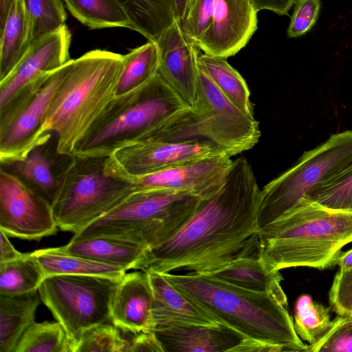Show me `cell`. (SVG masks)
<instances>
[{
	"mask_svg": "<svg viewBox=\"0 0 352 352\" xmlns=\"http://www.w3.org/2000/svg\"><path fill=\"white\" fill-rule=\"evenodd\" d=\"M156 43L160 50L157 74L189 108L195 109L199 100L197 44L176 19Z\"/></svg>",
	"mask_w": 352,
	"mask_h": 352,
	"instance_id": "obj_14",
	"label": "cell"
},
{
	"mask_svg": "<svg viewBox=\"0 0 352 352\" xmlns=\"http://www.w3.org/2000/svg\"><path fill=\"white\" fill-rule=\"evenodd\" d=\"M215 0H190L182 27L197 44L208 30L213 18Z\"/></svg>",
	"mask_w": 352,
	"mask_h": 352,
	"instance_id": "obj_38",
	"label": "cell"
},
{
	"mask_svg": "<svg viewBox=\"0 0 352 352\" xmlns=\"http://www.w3.org/2000/svg\"><path fill=\"white\" fill-rule=\"evenodd\" d=\"M57 228L51 205L0 168V230L8 236L38 241Z\"/></svg>",
	"mask_w": 352,
	"mask_h": 352,
	"instance_id": "obj_12",
	"label": "cell"
},
{
	"mask_svg": "<svg viewBox=\"0 0 352 352\" xmlns=\"http://www.w3.org/2000/svg\"><path fill=\"white\" fill-rule=\"evenodd\" d=\"M23 254L13 246L8 236L0 230V263L16 259Z\"/></svg>",
	"mask_w": 352,
	"mask_h": 352,
	"instance_id": "obj_43",
	"label": "cell"
},
{
	"mask_svg": "<svg viewBox=\"0 0 352 352\" xmlns=\"http://www.w3.org/2000/svg\"><path fill=\"white\" fill-rule=\"evenodd\" d=\"M31 45L29 28L21 0H15L0 29V81L6 78Z\"/></svg>",
	"mask_w": 352,
	"mask_h": 352,
	"instance_id": "obj_27",
	"label": "cell"
},
{
	"mask_svg": "<svg viewBox=\"0 0 352 352\" xmlns=\"http://www.w3.org/2000/svg\"><path fill=\"white\" fill-rule=\"evenodd\" d=\"M203 199L188 192L137 190L73 237L106 236L149 248L173 235Z\"/></svg>",
	"mask_w": 352,
	"mask_h": 352,
	"instance_id": "obj_6",
	"label": "cell"
},
{
	"mask_svg": "<svg viewBox=\"0 0 352 352\" xmlns=\"http://www.w3.org/2000/svg\"><path fill=\"white\" fill-rule=\"evenodd\" d=\"M147 273L153 291L155 329L223 323L215 314L180 292L163 274L155 271Z\"/></svg>",
	"mask_w": 352,
	"mask_h": 352,
	"instance_id": "obj_21",
	"label": "cell"
},
{
	"mask_svg": "<svg viewBox=\"0 0 352 352\" xmlns=\"http://www.w3.org/2000/svg\"><path fill=\"white\" fill-rule=\"evenodd\" d=\"M198 65L232 104L244 113L254 116L248 85L226 58L203 53L199 56Z\"/></svg>",
	"mask_w": 352,
	"mask_h": 352,
	"instance_id": "obj_28",
	"label": "cell"
},
{
	"mask_svg": "<svg viewBox=\"0 0 352 352\" xmlns=\"http://www.w3.org/2000/svg\"><path fill=\"white\" fill-rule=\"evenodd\" d=\"M287 28V37L296 38L308 32L315 25L320 10V0H295Z\"/></svg>",
	"mask_w": 352,
	"mask_h": 352,
	"instance_id": "obj_40",
	"label": "cell"
},
{
	"mask_svg": "<svg viewBox=\"0 0 352 352\" xmlns=\"http://www.w3.org/2000/svg\"><path fill=\"white\" fill-rule=\"evenodd\" d=\"M257 13L252 0H215L212 23L199 48L215 56L235 55L257 30Z\"/></svg>",
	"mask_w": 352,
	"mask_h": 352,
	"instance_id": "obj_17",
	"label": "cell"
},
{
	"mask_svg": "<svg viewBox=\"0 0 352 352\" xmlns=\"http://www.w3.org/2000/svg\"><path fill=\"white\" fill-rule=\"evenodd\" d=\"M219 155L227 154L208 143L169 142L144 138L118 149L111 156L124 173L130 177H139Z\"/></svg>",
	"mask_w": 352,
	"mask_h": 352,
	"instance_id": "obj_13",
	"label": "cell"
},
{
	"mask_svg": "<svg viewBox=\"0 0 352 352\" xmlns=\"http://www.w3.org/2000/svg\"><path fill=\"white\" fill-rule=\"evenodd\" d=\"M124 64V55L101 50L73 59L42 129V135L55 133L59 152L74 154L78 141L116 96Z\"/></svg>",
	"mask_w": 352,
	"mask_h": 352,
	"instance_id": "obj_4",
	"label": "cell"
},
{
	"mask_svg": "<svg viewBox=\"0 0 352 352\" xmlns=\"http://www.w3.org/2000/svg\"><path fill=\"white\" fill-rule=\"evenodd\" d=\"M120 330L110 322L92 327L82 334L74 352H127L128 338Z\"/></svg>",
	"mask_w": 352,
	"mask_h": 352,
	"instance_id": "obj_35",
	"label": "cell"
},
{
	"mask_svg": "<svg viewBox=\"0 0 352 352\" xmlns=\"http://www.w3.org/2000/svg\"><path fill=\"white\" fill-rule=\"evenodd\" d=\"M330 309L314 301L309 294H302L297 298L294 305V326L302 341L312 344L325 335L333 323Z\"/></svg>",
	"mask_w": 352,
	"mask_h": 352,
	"instance_id": "obj_32",
	"label": "cell"
},
{
	"mask_svg": "<svg viewBox=\"0 0 352 352\" xmlns=\"http://www.w3.org/2000/svg\"><path fill=\"white\" fill-rule=\"evenodd\" d=\"M120 279L98 275L45 277L41 301L65 329L72 352L87 329L111 322V306Z\"/></svg>",
	"mask_w": 352,
	"mask_h": 352,
	"instance_id": "obj_10",
	"label": "cell"
},
{
	"mask_svg": "<svg viewBox=\"0 0 352 352\" xmlns=\"http://www.w3.org/2000/svg\"><path fill=\"white\" fill-rule=\"evenodd\" d=\"M127 14L131 29L157 42L175 18L171 0H115Z\"/></svg>",
	"mask_w": 352,
	"mask_h": 352,
	"instance_id": "obj_26",
	"label": "cell"
},
{
	"mask_svg": "<svg viewBox=\"0 0 352 352\" xmlns=\"http://www.w3.org/2000/svg\"><path fill=\"white\" fill-rule=\"evenodd\" d=\"M180 292L215 314L245 338L303 351L288 311L286 294L255 292L237 287L209 273H162Z\"/></svg>",
	"mask_w": 352,
	"mask_h": 352,
	"instance_id": "obj_2",
	"label": "cell"
},
{
	"mask_svg": "<svg viewBox=\"0 0 352 352\" xmlns=\"http://www.w3.org/2000/svg\"><path fill=\"white\" fill-rule=\"evenodd\" d=\"M27 19L31 45L59 30L67 14L60 0H21Z\"/></svg>",
	"mask_w": 352,
	"mask_h": 352,
	"instance_id": "obj_33",
	"label": "cell"
},
{
	"mask_svg": "<svg viewBox=\"0 0 352 352\" xmlns=\"http://www.w3.org/2000/svg\"><path fill=\"white\" fill-rule=\"evenodd\" d=\"M175 18L182 22L186 13L190 0H171Z\"/></svg>",
	"mask_w": 352,
	"mask_h": 352,
	"instance_id": "obj_44",
	"label": "cell"
},
{
	"mask_svg": "<svg viewBox=\"0 0 352 352\" xmlns=\"http://www.w3.org/2000/svg\"><path fill=\"white\" fill-rule=\"evenodd\" d=\"M74 155L58 149L55 133H45L21 160L1 162V169L18 177L52 207Z\"/></svg>",
	"mask_w": 352,
	"mask_h": 352,
	"instance_id": "obj_15",
	"label": "cell"
},
{
	"mask_svg": "<svg viewBox=\"0 0 352 352\" xmlns=\"http://www.w3.org/2000/svg\"><path fill=\"white\" fill-rule=\"evenodd\" d=\"M69 12L91 29L126 28L131 23L115 0H63Z\"/></svg>",
	"mask_w": 352,
	"mask_h": 352,
	"instance_id": "obj_31",
	"label": "cell"
},
{
	"mask_svg": "<svg viewBox=\"0 0 352 352\" xmlns=\"http://www.w3.org/2000/svg\"><path fill=\"white\" fill-rule=\"evenodd\" d=\"M63 248L69 252L91 260L135 270L145 250L142 246L106 236L72 238Z\"/></svg>",
	"mask_w": 352,
	"mask_h": 352,
	"instance_id": "obj_22",
	"label": "cell"
},
{
	"mask_svg": "<svg viewBox=\"0 0 352 352\" xmlns=\"http://www.w3.org/2000/svg\"><path fill=\"white\" fill-rule=\"evenodd\" d=\"M128 340L127 352H164L154 331L133 333Z\"/></svg>",
	"mask_w": 352,
	"mask_h": 352,
	"instance_id": "obj_41",
	"label": "cell"
},
{
	"mask_svg": "<svg viewBox=\"0 0 352 352\" xmlns=\"http://www.w3.org/2000/svg\"><path fill=\"white\" fill-rule=\"evenodd\" d=\"M153 302L148 274L142 270L125 273L113 296L111 322L124 332L154 331Z\"/></svg>",
	"mask_w": 352,
	"mask_h": 352,
	"instance_id": "obj_19",
	"label": "cell"
},
{
	"mask_svg": "<svg viewBox=\"0 0 352 352\" xmlns=\"http://www.w3.org/2000/svg\"><path fill=\"white\" fill-rule=\"evenodd\" d=\"M15 0H0V29H1L8 16Z\"/></svg>",
	"mask_w": 352,
	"mask_h": 352,
	"instance_id": "obj_45",
	"label": "cell"
},
{
	"mask_svg": "<svg viewBox=\"0 0 352 352\" xmlns=\"http://www.w3.org/2000/svg\"><path fill=\"white\" fill-rule=\"evenodd\" d=\"M352 352V316H340L317 342L306 344L305 352Z\"/></svg>",
	"mask_w": 352,
	"mask_h": 352,
	"instance_id": "obj_37",
	"label": "cell"
},
{
	"mask_svg": "<svg viewBox=\"0 0 352 352\" xmlns=\"http://www.w3.org/2000/svg\"><path fill=\"white\" fill-rule=\"evenodd\" d=\"M260 137L258 122L254 116L232 104L199 67L197 107L188 109L145 138L208 143L232 157L252 148Z\"/></svg>",
	"mask_w": 352,
	"mask_h": 352,
	"instance_id": "obj_8",
	"label": "cell"
},
{
	"mask_svg": "<svg viewBox=\"0 0 352 352\" xmlns=\"http://www.w3.org/2000/svg\"><path fill=\"white\" fill-rule=\"evenodd\" d=\"M260 192L248 160H233L222 186L204 198L173 235L147 248L135 270L206 273L259 253Z\"/></svg>",
	"mask_w": 352,
	"mask_h": 352,
	"instance_id": "obj_1",
	"label": "cell"
},
{
	"mask_svg": "<svg viewBox=\"0 0 352 352\" xmlns=\"http://www.w3.org/2000/svg\"><path fill=\"white\" fill-rule=\"evenodd\" d=\"M154 333L164 352H235L246 338L224 323L156 328Z\"/></svg>",
	"mask_w": 352,
	"mask_h": 352,
	"instance_id": "obj_20",
	"label": "cell"
},
{
	"mask_svg": "<svg viewBox=\"0 0 352 352\" xmlns=\"http://www.w3.org/2000/svg\"><path fill=\"white\" fill-rule=\"evenodd\" d=\"M188 109L157 74L143 86L116 96L78 141L74 154L112 155L160 129Z\"/></svg>",
	"mask_w": 352,
	"mask_h": 352,
	"instance_id": "obj_5",
	"label": "cell"
},
{
	"mask_svg": "<svg viewBox=\"0 0 352 352\" xmlns=\"http://www.w3.org/2000/svg\"><path fill=\"white\" fill-rule=\"evenodd\" d=\"M42 267L31 253L0 263V294L19 295L37 291L45 278Z\"/></svg>",
	"mask_w": 352,
	"mask_h": 352,
	"instance_id": "obj_30",
	"label": "cell"
},
{
	"mask_svg": "<svg viewBox=\"0 0 352 352\" xmlns=\"http://www.w3.org/2000/svg\"><path fill=\"white\" fill-rule=\"evenodd\" d=\"M306 198L331 210L352 212V166Z\"/></svg>",
	"mask_w": 352,
	"mask_h": 352,
	"instance_id": "obj_36",
	"label": "cell"
},
{
	"mask_svg": "<svg viewBox=\"0 0 352 352\" xmlns=\"http://www.w3.org/2000/svg\"><path fill=\"white\" fill-rule=\"evenodd\" d=\"M124 56L116 96L135 90L153 78L160 65V50L156 42L146 44L131 50Z\"/></svg>",
	"mask_w": 352,
	"mask_h": 352,
	"instance_id": "obj_29",
	"label": "cell"
},
{
	"mask_svg": "<svg viewBox=\"0 0 352 352\" xmlns=\"http://www.w3.org/2000/svg\"><path fill=\"white\" fill-rule=\"evenodd\" d=\"M38 291L0 294V352H14L26 329L34 322L41 301Z\"/></svg>",
	"mask_w": 352,
	"mask_h": 352,
	"instance_id": "obj_24",
	"label": "cell"
},
{
	"mask_svg": "<svg viewBox=\"0 0 352 352\" xmlns=\"http://www.w3.org/2000/svg\"><path fill=\"white\" fill-rule=\"evenodd\" d=\"M352 242V212L325 208L307 198L259 230V257L270 271L294 267L324 270L337 265Z\"/></svg>",
	"mask_w": 352,
	"mask_h": 352,
	"instance_id": "obj_3",
	"label": "cell"
},
{
	"mask_svg": "<svg viewBox=\"0 0 352 352\" xmlns=\"http://www.w3.org/2000/svg\"><path fill=\"white\" fill-rule=\"evenodd\" d=\"M72 60L30 82L0 109V163L23 158L43 135L50 106Z\"/></svg>",
	"mask_w": 352,
	"mask_h": 352,
	"instance_id": "obj_11",
	"label": "cell"
},
{
	"mask_svg": "<svg viewBox=\"0 0 352 352\" xmlns=\"http://www.w3.org/2000/svg\"><path fill=\"white\" fill-rule=\"evenodd\" d=\"M70 43L71 33L65 25L32 43L14 69L0 81V109L28 84L69 61Z\"/></svg>",
	"mask_w": 352,
	"mask_h": 352,
	"instance_id": "obj_18",
	"label": "cell"
},
{
	"mask_svg": "<svg viewBox=\"0 0 352 352\" xmlns=\"http://www.w3.org/2000/svg\"><path fill=\"white\" fill-rule=\"evenodd\" d=\"M137 190L111 155L74 154L52 206L58 228L76 234Z\"/></svg>",
	"mask_w": 352,
	"mask_h": 352,
	"instance_id": "obj_7",
	"label": "cell"
},
{
	"mask_svg": "<svg viewBox=\"0 0 352 352\" xmlns=\"http://www.w3.org/2000/svg\"><path fill=\"white\" fill-rule=\"evenodd\" d=\"M209 273L214 276L244 289L285 295L280 271H270L259 253L239 257Z\"/></svg>",
	"mask_w": 352,
	"mask_h": 352,
	"instance_id": "obj_23",
	"label": "cell"
},
{
	"mask_svg": "<svg viewBox=\"0 0 352 352\" xmlns=\"http://www.w3.org/2000/svg\"><path fill=\"white\" fill-rule=\"evenodd\" d=\"M14 352H72L67 334L58 322H34L19 340Z\"/></svg>",
	"mask_w": 352,
	"mask_h": 352,
	"instance_id": "obj_34",
	"label": "cell"
},
{
	"mask_svg": "<svg viewBox=\"0 0 352 352\" xmlns=\"http://www.w3.org/2000/svg\"><path fill=\"white\" fill-rule=\"evenodd\" d=\"M233 160L219 155L177 164L151 174L131 177L140 189L188 192L206 198L223 184ZM130 177V176H129Z\"/></svg>",
	"mask_w": 352,
	"mask_h": 352,
	"instance_id": "obj_16",
	"label": "cell"
},
{
	"mask_svg": "<svg viewBox=\"0 0 352 352\" xmlns=\"http://www.w3.org/2000/svg\"><path fill=\"white\" fill-rule=\"evenodd\" d=\"M331 307L340 316L352 314V268L337 271L329 292Z\"/></svg>",
	"mask_w": 352,
	"mask_h": 352,
	"instance_id": "obj_39",
	"label": "cell"
},
{
	"mask_svg": "<svg viewBox=\"0 0 352 352\" xmlns=\"http://www.w3.org/2000/svg\"><path fill=\"white\" fill-rule=\"evenodd\" d=\"M337 265H338V269L341 270H348L352 268V249L350 250L342 252Z\"/></svg>",
	"mask_w": 352,
	"mask_h": 352,
	"instance_id": "obj_46",
	"label": "cell"
},
{
	"mask_svg": "<svg viewBox=\"0 0 352 352\" xmlns=\"http://www.w3.org/2000/svg\"><path fill=\"white\" fill-rule=\"evenodd\" d=\"M351 166V130L333 134L322 144L304 152L294 166L261 190L257 219L259 230Z\"/></svg>",
	"mask_w": 352,
	"mask_h": 352,
	"instance_id": "obj_9",
	"label": "cell"
},
{
	"mask_svg": "<svg viewBox=\"0 0 352 352\" xmlns=\"http://www.w3.org/2000/svg\"><path fill=\"white\" fill-rule=\"evenodd\" d=\"M258 11L269 10L278 15H287L295 0H252Z\"/></svg>",
	"mask_w": 352,
	"mask_h": 352,
	"instance_id": "obj_42",
	"label": "cell"
},
{
	"mask_svg": "<svg viewBox=\"0 0 352 352\" xmlns=\"http://www.w3.org/2000/svg\"><path fill=\"white\" fill-rule=\"evenodd\" d=\"M42 267L45 276L54 275H98L121 278L126 270L120 267L91 260L67 252L63 246L31 252Z\"/></svg>",
	"mask_w": 352,
	"mask_h": 352,
	"instance_id": "obj_25",
	"label": "cell"
},
{
	"mask_svg": "<svg viewBox=\"0 0 352 352\" xmlns=\"http://www.w3.org/2000/svg\"><path fill=\"white\" fill-rule=\"evenodd\" d=\"M351 316H352V314Z\"/></svg>",
	"mask_w": 352,
	"mask_h": 352,
	"instance_id": "obj_47",
	"label": "cell"
}]
</instances>
